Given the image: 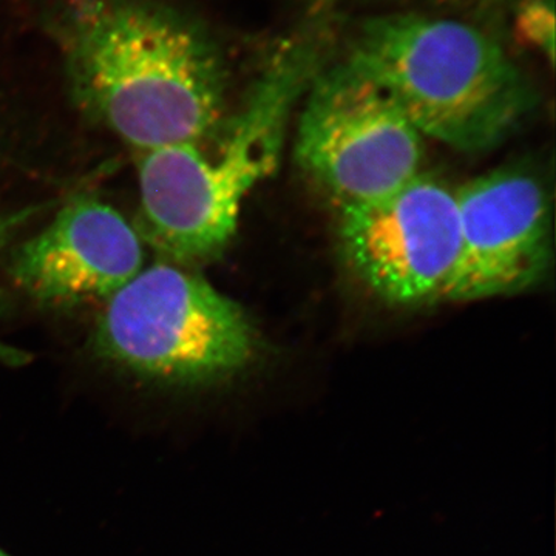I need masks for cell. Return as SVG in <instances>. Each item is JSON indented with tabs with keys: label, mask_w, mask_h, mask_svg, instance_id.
Returning <instances> with one entry per match:
<instances>
[{
	"label": "cell",
	"mask_w": 556,
	"mask_h": 556,
	"mask_svg": "<svg viewBox=\"0 0 556 556\" xmlns=\"http://www.w3.org/2000/svg\"><path fill=\"white\" fill-rule=\"evenodd\" d=\"M517 27L522 39L535 49L543 51L548 62H554V0H525L519 7Z\"/></svg>",
	"instance_id": "obj_9"
},
{
	"label": "cell",
	"mask_w": 556,
	"mask_h": 556,
	"mask_svg": "<svg viewBox=\"0 0 556 556\" xmlns=\"http://www.w3.org/2000/svg\"><path fill=\"white\" fill-rule=\"evenodd\" d=\"M345 64L386 91L424 138L460 152L495 148L533 105L503 47L466 22L372 17L358 28Z\"/></svg>",
	"instance_id": "obj_3"
},
{
	"label": "cell",
	"mask_w": 556,
	"mask_h": 556,
	"mask_svg": "<svg viewBox=\"0 0 556 556\" xmlns=\"http://www.w3.org/2000/svg\"><path fill=\"white\" fill-rule=\"evenodd\" d=\"M459 255L445 300L473 302L517 294L551 263L546 192L533 175L504 169L456 190Z\"/></svg>",
	"instance_id": "obj_7"
},
{
	"label": "cell",
	"mask_w": 556,
	"mask_h": 556,
	"mask_svg": "<svg viewBox=\"0 0 556 556\" xmlns=\"http://www.w3.org/2000/svg\"><path fill=\"white\" fill-rule=\"evenodd\" d=\"M30 211H22L20 214L0 215V251L9 243L11 236L16 232L24 222H27Z\"/></svg>",
	"instance_id": "obj_10"
},
{
	"label": "cell",
	"mask_w": 556,
	"mask_h": 556,
	"mask_svg": "<svg viewBox=\"0 0 556 556\" xmlns=\"http://www.w3.org/2000/svg\"><path fill=\"white\" fill-rule=\"evenodd\" d=\"M320 68L313 42L291 40L263 68L217 156L192 142L138 153L141 229L153 248L197 262L228 247L243 201L276 169L292 112Z\"/></svg>",
	"instance_id": "obj_2"
},
{
	"label": "cell",
	"mask_w": 556,
	"mask_h": 556,
	"mask_svg": "<svg viewBox=\"0 0 556 556\" xmlns=\"http://www.w3.org/2000/svg\"><path fill=\"white\" fill-rule=\"evenodd\" d=\"M303 100L298 161L340 207L383 199L420 175L422 135L345 62L320 68Z\"/></svg>",
	"instance_id": "obj_5"
},
{
	"label": "cell",
	"mask_w": 556,
	"mask_h": 556,
	"mask_svg": "<svg viewBox=\"0 0 556 556\" xmlns=\"http://www.w3.org/2000/svg\"><path fill=\"white\" fill-rule=\"evenodd\" d=\"M50 25L76 102L138 153L199 144L222 123V58L174 7L64 0Z\"/></svg>",
	"instance_id": "obj_1"
},
{
	"label": "cell",
	"mask_w": 556,
	"mask_h": 556,
	"mask_svg": "<svg viewBox=\"0 0 556 556\" xmlns=\"http://www.w3.org/2000/svg\"><path fill=\"white\" fill-rule=\"evenodd\" d=\"M0 556H11V555L7 554V552H3L2 548H0Z\"/></svg>",
	"instance_id": "obj_11"
},
{
	"label": "cell",
	"mask_w": 556,
	"mask_h": 556,
	"mask_svg": "<svg viewBox=\"0 0 556 556\" xmlns=\"http://www.w3.org/2000/svg\"><path fill=\"white\" fill-rule=\"evenodd\" d=\"M340 240L357 276L386 302L445 299L459 255L455 192L417 175L383 199L342 207Z\"/></svg>",
	"instance_id": "obj_6"
},
{
	"label": "cell",
	"mask_w": 556,
	"mask_h": 556,
	"mask_svg": "<svg viewBox=\"0 0 556 556\" xmlns=\"http://www.w3.org/2000/svg\"><path fill=\"white\" fill-rule=\"evenodd\" d=\"M144 268L141 236L100 200L72 201L14 255V280L46 303L110 299Z\"/></svg>",
	"instance_id": "obj_8"
},
{
	"label": "cell",
	"mask_w": 556,
	"mask_h": 556,
	"mask_svg": "<svg viewBox=\"0 0 556 556\" xmlns=\"http://www.w3.org/2000/svg\"><path fill=\"white\" fill-rule=\"evenodd\" d=\"M94 350L138 378L201 387L247 371L257 339L233 300L203 277L156 263L108 299Z\"/></svg>",
	"instance_id": "obj_4"
}]
</instances>
